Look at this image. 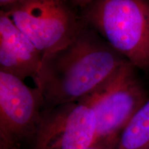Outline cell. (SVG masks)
<instances>
[{
    "label": "cell",
    "mask_w": 149,
    "mask_h": 149,
    "mask_svg": "<svg viewBox=\"0 0 149 149\" xmlns=\"http://www.w3.org/2000/svg\"><path fill=\"white\" fill-rule=\"evenodd\" d=\"M24 0H0V3L1 6H12L15 4L23 1Z\"/></svg>",
    "instance_id": "30bf717a"
},
{
    "label": "cell",
    "mask_w": 149,
    "mask_h": 149,
    "mask_svg": "<svg viewBox=\"0 0 149 149\" xmlns=\"http://www.w3.org/2000/svg\"><path fill=\"white\" fill-rule=\"evenodd\" d=\"M126 61L85 25L70 42L43 56L34 80L44 109L82 100Z\"/></svg>",
    "instance_id": "6da1fadb"
},
{
    "label": "cell",
    "mask_w": 149,
    "mask_h": 149,
    "mask_svg": "<svg viewBox=\"0 0 149 149\" xmlns=\"http://www.w3.org/2000/svg\"><path fill=\"white\" fill-rule=\"evenodd\" d=\"M135 68L126 61L95 91L81 100L94 111L96 141L120 137L132 117L148 100L136 77Z\"/></svg>",
    "instance_id": "3957f363"
},
{
    "label": "cell",
    "mask_w": 149,
    "mask_h": 149,
    "mask_svg": "<svg viewBox=\"0 0 149 149\" xmlns=\"http://www.w3.org/2000/svg\"><path fill=\"white\" fill-rule=\"evenodd\" d=\"M42 54L15 25L8 14L0 13V71L24 81L37 75Z\"/></svg>",
    "instance_id": "52a82bcc"
},
{
    "label": "cell",
    "mask_w": 149,
    "mask_h": 149,
    "mask_svg": "<svg viewBox=\"0 0 149 149\" xmlns=\"http://www.w3.org/2000/svg\"><path fill=\"white\" fill-rule=\"evenodd\" d=\"M149 148V98L132 117L119 137L115 149Z\"/></svg>",
    "instance_id": "ba28073f"
},
{
    "label": "cell",
    "mask_w": 149,
    "mask_h": 149,
    "mask_svg": "<svg viewBox=\"0 0 149 149\" xmlns=\"http://www.w3.org/2000/svg\"><path fill=\"white\" fill-rule=\"evenodd\" d=\"M86 22L135 67L149 70V2L99 0Z\"/></svg>",
    "instance_id": "7a4b0ae2"
},
{
    "label": "cell",
    "mask_w": 149,
    "mask_h": 149,
    "mask_svg": "<svg viewBox=\"0 0 149 149\" xmlns=\"http://www.w3.org/2000/svg\"><path fill=\"white\" fill-rule=\"evenodd\" d=\"M43 110L36 88L0 71V149H20L26 139L33 138Z\"/></svg>",
    "instance_id": "5b68a950"
},
{
    "label": "cell",
    "mask_w": 149,
    "mask_h": 149,
    "mask_svg": "<svg viewBox=\"0 0 149 149\" xmlns=\"http://www.w3.org/2000/svg\"><path fill=\"white\" fill-rule=\"evenodd\" d=\"M148 149H149V148H148Z\"/></svg>",
    "instance_id": "8fae6325"
},
{
    "label": "cell",
    "mask_w": 149,
    "mask_h": 149,
    "mask_svg": "<svg viewBox=\"0 0 149 149\" xmlns=\"http://www.w3.org/2000/svg\"><path fill=\"white\" fill-rule=\"evenodd\" d=\"M35 149H85L97 139L94 111L83 100L44 109L33 137Z\"/></svg>",
    "instance_id": "8992f818"
},
{
    "label": "cell",
    "mask_w": 149,
    "mask_h": 149,
    "mask_svg": "<svg viewBox=\"0 0 149 149\" xmlns=\"http://www.w3.org/2000/svg\"><path fill=\"white\" fill-rule=\"evenodd\" d=\"M3 10L43 56L70 42L86 25L61 0H24Z\"/></svg>",
    "instance_id": "277c9868"
},
{
    "label": "cell",
    "mask_w": 149,
    "mask_h": 149,
    "mask_svg": "<svg viewBox=\"0 0 149 149\" xmlns=\"http://www.w3.org/2000/svg\"><path fill=\"white\" fill-rule=\"evenodd\" d=\"M118 139L119 137H111L99 139L85 149H115Z\"/></svg>",
    "instance_id": "9c48e42d"
}]
</instances>
